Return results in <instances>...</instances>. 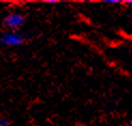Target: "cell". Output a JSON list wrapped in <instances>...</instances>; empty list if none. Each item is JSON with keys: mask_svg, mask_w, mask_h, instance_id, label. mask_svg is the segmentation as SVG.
I'll use <instances>...</instances> for the list:
<instances>
[{"mask_svg": "<svg viewBox=\"0 0 132 126\" xmlns=\"http://www.w3.org/2000/svg\"><path fill=\"white\" fill-rule=\"evenodd\" d=\"M26 22V16L23 13L19 12H12L6 14L3 18V25L5 26L8 30H14L17 31Z\"/></svg>", "mask_w": 132, "mask_h": 126, "instance_id": "2", "label": "cell"}, {"mask_svg": "<svg viewBox=\"0 0 132 126\" xmlns=\"http://www.w3.org/2000/svg\"><path fill=\"white\" fill-rule=\"evenodd\" d=\"M26 38L21 32L14 30H6L0 35V44L9 48H17L25 43Z\"/></svg>", "mask_w": 132, "mask_h": 126, "instance_id": "1", "label": "cell"}, {"mask_svg": "<svg viewBox=\"0 0 132 126\" xmlns=\"http://www.w3.org/2000/svg\"><path fill=\"white\" fill-rule=\"evenodd\" d=\"M0 126H11V121L8 117H0Z\"/></svg>", "mask_w": 132, "mask_h": 126, "instance_id": "3", "label": "cell"}, {"mask_svg": "<svg viewBox=\"0 0 132 126\" xmlns=\"http://www.w3.org/2000/svg\"><path fill=\"white\" fill-rule=\"evenodd\" d=\"M104 3H108V4H119V3H123V2L119 1V0H106V1H104Z\"/></svg>", "mask_w": 132, "mask_h": 126, "instance_id": "4", "label": "cell"}]
</instances>
